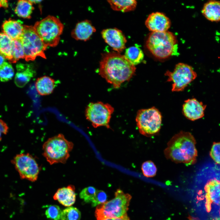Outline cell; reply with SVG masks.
<instances>
[{"label":"cell","mask_w":220,"mask_h":220,"mask_svg":"<svg viewBox=\"0 0 220 220\" xmlns=\"http://www.w3.org/2000/svg\"><path fill=\"white\" fill-rule=\"evenodd\" d=\"M136 68L124 55L116 52L104 53L100 62L99 74L115 88L130 80L134 75Z\"/></svg>","instance_id":"6da1fadb"},{"label":"cell","mask_w":220,"mask_h":220,"mask_svg":"<svg viewBox=\"0 0 220 220\" xmlns=\"http://www.w3.org/2000/svg\"><path fill=\"white\" fill-rule=\"evenodd\" d=\"M196 141L189 132L181 131L174 135L164 151L166 158L175 163L188 165L195 163L197 152Z\"/></svg>","instance_id":"7a4b0ae2"},{"label":"cell","mask_w":220,"mask_h":220,"mask_svg":"<svg viewBox=\"0 0 220 220\" xmlns=\"http://www.w3.org/2000/svg\"><path fill=\"white\" fill-rule=\"evenodd\" d=\"M72 142L60 134L49 138L42 146L43 156L50 164L65 163L73 147Z\"/></svg>","instance_id":"3957f363"},{"label":"cell","mask_w":220,"mask_h":220,"mask_svg":"<svg viewBox=\"0 0 220 220\" xmlns=\"http://www.w3.org/2000/svg\"><path fill=\"white\" fill-rule=\"evenodd\" d=\"M147 48L156 57L165 59L174 53L177 50L175 35L168 31L152 32L146 42Z\"/></svg>","instance_id":"277c9868"},{"label":"cell","mask_w":220,"mask_h":220,"mask_svg":"<svg viewBox=\"0 0 220 220\" xmlns=\"http://www.w3.org/2000/svg\"><path fill=\"white\" fill-rule=\"evenodd\" d=\"M131 196L118 189L115 197L110 201L97 206L95 216L97 220L121 217L127 214Z\"/></svg>","instance_id":"5b68a950"},{"label":"cell","mask_w":220,"mask_h":220,"mask_svg":"<svg viewBox=\"0 0 220 220\" xmlns=\"http://www.w3.org/2000/svg\"><path fill=\"white\" fill-rule=\"evenodd\" d=\"M33 28L47 47H55L59 43L64 25L58 18L49 15L36 22Z\"/></svg>","instance_id":"8992f818"},{"label":"cell","mask_w":220,"mask_h":220,"mask_svg":"<svg viewBox=\"0 0 220 220\" xmlns=\"http://www.w3.org/2000/svg\"><path fill=\"white\" fill-rule=\"evenodd\" d=\"M20 38L26 61H34L37 57L46 59L45 51L47 47L36 33L33 26L24 25Z\"/></svg>","instance_id":"52a82bcc"},{"label":"cell","mask_w":220,"mask_h":220,"mask_svg":"<svg viewBox=\"0 0 220 220\" xmlns=\"http://www.w3.org/2000/svg\"><path fill=\"white\" fill-rule=\"evenodd\" d=\"M162 116L155 107L139 110L136 121L140 133L147 137L156 134L160 129Z\"/></svg>","instance_id":"ba28073f"},{"label":"cell","mask_w":220,"mask_h":220,"mask_svg":"<svg viewBox=\"0 0 220 220\" xmlns=\"http://www.w3.org/2000/svg\"><path fill=\"white\" fill-rule=\"evenodd\" d=\"M165 75L167 81L172 82V91H181L197 77V75L190 66L180 63L175 66L173 72L167 71Z\"/></svg>","instance_id":"9c48e42d"},{"label":"cell","mask_w":220,"mask_h":220,"mask_svg":"<svg viewBox=\"0 0 220 220\" xmlns=\"http://www.w3.org/2000/svg\"><path fill=\"white\" fill-rule=\"evenodd\" d=\"M20 178L32 182L36 181L40 168L35 159L28 153L16 154L11 160Z\"/></svg>","instance_id":"30bf717a"},{"label":"cell","mask_w":220,"mask_h":220,"mask_svg":"<svg viewBox=\"0 0 220 220\" xmlns=\"http://www.w3.org/2000/svg\"><path fill=\"white\" fill-rule=\"evenodd\" d=\"M114 111V108L108 104L101 101L91 102L86 108L85 116L94 127L103 126L108 128L111 115Z\"/></svg>","instance_id":"8fae6325"},{"label":"cell","mask_w":220,"mask_h":220,"mask_svg":"<svg viewBox=\"0 0 220 220\" xmlns=\"http://www.w3.org/2000/svg\"><path fill=\"white\" fill-rule=\"evenodd\" d=\"M101 34L105 42L118 53L122 52L125 48L127 40L120 30L116 28L105 29Z\"/></svg>","instance_id":"7c38bea8"},{"label":"cell","mask_w":220,"mask_h":220,"mask_svg":"<svg viewBox=\"0 0 220 220\" xmlns=\"http://www.w3.org/2000/svg\"><path fill=\"white\" fill-rule=\"evenodd\" d=\"M145 24L152 32H162L167 31L170 26L171 22L164 13L156 12L148 15Z\"/></svg>","instance_id":"4fadbf2b"},{"label":"cell","mask_w":220,"mask_h":220,"mask_svg":"<svg viewBox=\"0 0 220 220\" xmlns=\"http://www.w3.org/2000/svg\"><path fill=\"white\" fill-rule=\"evenodd\" d=\"M206 107V105L195 98L189 99L185 101L182 112L187 119L194 121L204 116Z\"/></svg>","instance_id":"5bb4252c"},{"label":"cell","mask_w":220,"mask_h":220,"mask_svg":"<svg viewBox=\"0 0 220 220\" xmlns=\"http://www.w3.org/2000/svg\"><path fill=\"white\" fill-rule=\"evenodd\" d=\"M17 72L15 75L14 82L18 87H24L36 74L34 66L32 64L19 63L16 66Z\"/></svg>","instance_id":"9a60e30c"},{"label":"cell","mask_w":220,"mask_h":220,"mask_svg":"<svg viewBox=\"0 0 220 220\" xmlns=\"http://www.w3.org/2000/svg\"><path fill=\"white\" fill-rule=\"evenodd\" d=\"M205 189L206 206L207 211H209L211 203L220 205V181L215 179L210 180L206 185Z\"/></svg>","instance_id":"2e32d148"},{"label":"cell","mask_w":220,"mask_h":220,"mask_svg":"<svg viewBox=\"0 0 220 220\" xmlns=\"http://www.w3.org/2000/svg\"><path fill=\"white\" fill-rule=\"evenodd\" d=\"M96 31L95 28L90 21L85 20L76 24L71 32V36L76 40L86 41L90 38Z\"/></svg>","instance_id":"e0dca14e"},{"label":"cell","mask_w":220,"mask_h":220,"mask_svg":"<svg viewBox=\"0 0 220 220\" xmlns=\"http://www.w3.org/2000/svg\"><path fill=\"white\" fill-rule=\"evenodd\" d=\"M2 28L3 32L14 40L20 38L21 37L24 25L20 20L10 19L3 22Z\"/></svg>","instance_id":"ac0fdd59"},{"label":"cell","mask_w":220,"mask_h":220,"mask_svg":"<svg viewBox=\"0 0 220 220\" xmlns=\"http://www.w3.org/2000/svg\"><path fill=\"white\" fill-rule=\"evenodd\" d=\"M53 198L64 206H71L75 201V187L70 185L59 189L54 194Z\"/></svg>","instance_id":"d6986e66"},{"label":"cell","mask_w":220,"mask_h":220,"mask_svg":"<svg viewBox=\"0 0 220 220\" xmlns=\"http://www.w3.org/2000/svg\"><path fill=\"white\" fill-rule=\"evenodd\" d=\"M203 16L211 22L220 21V1L210 0L204 5L201 11Z\"/></svg>","instance_id":"ffe728a7"},{"label":"cell","mask_w":220,"mask_h":220,"mask_svg":"<svg viewBox=\"0 0 220 220\" xmlns=\"http://www.w3.org/2000/svg\"><path fill=\"white\" fill-rule=\"evenodd\" d=\"M35 85L37 93L41 96L47 95L51 94L56 86L54 79L46 75L38 78L36 80Z\"/></svg>","instance_id":"44dd1931"},{"label":"cell","mask_w":220,"mask_h":220,"mask_svg":"<svg viewBox=\"0 0 220 220\" xmlns=\"http://www.w3.org/2000/svg\"><path fill=\"white\" fill-rule=\"evenodd\" d=\"M13 40L3 32H0V54L12 63Z\"/></svg>","instance_id":"7402d4cb"},{"label":"cell","mask_w":220,"mask_h":220,"mask_svg":"<svg viewBox=\"0 0 220 220\" xmlns=\"http://www.w3.org/2000/svg\"><path fill=\"white\" fill-rule=\"evenodd\" d=\"M124 56L134 66L140 63L144 57L142 50L137 46H132L126 49Z\"/></svg>","instance_id":"603a6c76"},{"label":"cell","mask_w":220,"mask_h":220,"mask_svg":"<svg viewBox=\"0 0 220 220\" xmlns=\"http://www.w3.org/2000/svg\"><path fill=\"white\" fill-rule=\"evenodd\" d=\"M34 9L33 4L30 0H20L18 1L14 11L18 16L30 19Z\"/></svg>","instance_id":"cb8c5ba5"},{"label":"cell","mask_w":220,"mask_h":220,"mask_svg":"<svg viewBox=\"0 0 220 220\" xmlns=\"http://www.w3.org/2000/svg\"><path fill=\"white\" fill-rule=\"evenodd\" d=\"M107 1L113 10L122 12L133 10L135 9L137 5V2L135 0H110Z\"/></svg>","instance_id":"d4e9b609"},{"label":"cell","mask_w":220,"mask_h":220,"mask_svg":"<svg viewBox=\"0 0 220 220\" xmlns=\"http://www.w3.org/2000/svg\"><path fill=\"white\" fill-rule=\"evenodd\" d=\"M14 69L10 63L4 62L0 66V81L6 82L12 79L14 75Z\"/></svg>","instance_id":"484cf974"},{"label":"cell","mask_w":220,"mask_h":220,"mask_svg":"<svg viewBox=\"0 0 220 220\" xmlns=\"http://www.w3.org/2000/svg\"><path fill=\"white\" fill-rule=\"evenodd\" d=\"M81 213L76 208L69 207L62 211L61 220H80Z\"/></svg>","instance_id":"4316f807"},{"label":"cell","mask_w":220,"mask_h":220,"mask_svg":"<svg viewBox=\"0 0 220 220\" xmlns=\"http://www.w3.org/2000/svg\"><path fill=\"white\" fill-rule=\"evenodd\" d=\"M12 63H16L21 59H24V51L20 38L13 40Z\"/></svg>","instance_id":"83f0119b"},{"label":"cell","mask_w":220,"mask_h":220,"mask_svg":"<svg viewBox=\"0 0 220 220\" xmlns=\"http://www.w3.org/2000/svg\"><path fill=\"white\" fill-rule=\"evenodd\" d=\"M62 211L56 205L49 206L45 211L46 217L51 220H59L61 218Z\"/></svg>","instance_id":"f1b7e54d"},{"label":"cell","mask_w":220,"mask_h":220,"mask_svg":"<svg viewBox=\"0 0 220 220\" xmlns=\"http://www.w3.org/2000/svg\"><path fill=\"white\" fill-rule=\"evenodd\" d=\"M141 170L144 175L147 177L155 176L157 172V168L152 161H147L144 162L141 166Z\"/></svg>","instance_id":"f546056e"},{"label":"cell","mask_w":220,"mask_h":220,"mask_svg":"<svg viewBox=\"0 0 220 220\" xmlns=\"http://www.w3.org/2000/svg\"><path fill=\"white\" fill-rule=\"evenodd\" d=\"M97 190L93 187L89 186L86 187L81 192L79 196L86 203L92 202Z\"/></svg>","instance_id":"4dcf8cb0"},{"label":"cell","mask_w":220,"mask_h":220,"mask_svg":"<svg viewBox=\"0 0 220 220\" xmlns=\"http://www.w3.org/2000/svg\"><path fill=\"white\" fill-rule=\"evenodd\" d=\"M210 156L216 163L220 164V142L213 143L210 151Z\"/></svg>","instance_id":"1f68e13d"},{"label":"cell","mask_w":220,"mask_h":220,"mask_svg":"<svg viewBox=\"0 0 220 220\" xmlns=\"http://www.w3.org/2000/svg\"><path fill=\"white\" fill-rule=\"evenodd\" d=\"M107 195L103 191L97 190L96 194L92 201V205L94 207L106 202Z\"/></svg>","instance_id":"d6a6232c"},{"label":"cell","mask_w":220,"mask_h":220,"mask_svg":"<svg viewBox=\"0 0 220 220\" xmlns=\"http://www.w3.org/2000/svg\"><path fill=\"white\" fill-rule=\"evenodd\" d=\"M9 128L7 124L3 120L0 119V130L2 134H7L9 131Z\"/></svg>","instance_id":"836d02e7"},{"label":"cell","mask_w":220,"mask_h":220,"mask_svg":"<svg viewBox=\"0 0 220 220\" xmlns=\"http://www.w3.org/2000/svg\"><path fill=\"white\" fill-rule=\"evenodd\" d=\"M105 220H130L127 214H126L123 216L118 218H112L106 219Z\"/></svg>","instance_id":"e575fe53"},{"label":"cell","mask_w":220,"mask_h":220,"mask_svg":"<svg viewBox=\"0 0 220 220\" xmlns=\"http://www.w3.org/2000/svg\"><path fill=\"white\" fill-rule=\"evenodd\" d=\"M8 6V1L5 0H0V7L7 8Z\"/></svg>","instance_id":"d590c367"},{"label":"cell","mask_w":220,"mask_h":220,"mask_svg":"<svg viewBox=\"0 0 220 220\" xmlns=\"http://www.w3.org/2000/svg\"><path fill=\"white\" fill-rule=\"evenodd\" d=\"M6 59L4 57L0 54V66L5 62Z\"/></svg>","instance_id":"8d00e7d4"},{"label":"cell","mask_w":220,"mask_h":220,"mask_svg":"<svg viewBox=\"0 0 220 220\" xmlns=\"http://www.w3.org/2000/svg\"><path fill=\"white\" fill-rule=\"evenodd\" d=\"M30 1L32 4L33 3H39L42 1L41 0H30Z\"/></svg>","instance_id":"74e56055"},{"label":"cell","mask_w":220,"mask_h":220,"mask_svg":"<svg viewBox=\"0 0 220 220\" xmlns=\"http://www.w3.org/2000/svg\"><path fill=\"white\" fill-rule=\"evenodd\" d=\"M207 220H220V217L217 218L213 219H208Z\"/></svg>","instance_id":"f35d334b"},{"label":"cell","mask_w":220,"mask_h":220,"mask_svg":"<svg viewBox=\"0 0 220 220\" xmlns=\"http://www.w3.org/2000/svg\"><path fill=\"white\" fill-rule=\"evenodd\" d=\"M2 134L0 130V141L2 140Z\"/></svg>","instance_id":"ab89813d"},{"label":"cell","mask_w":220,"mask_h":220,"mask_svg":"<svg viewBox=\"0 0 220 220\" xmlns=\"http://www.w3.org/2000/svg\"><path fill=\"white\" fill-rule=\"evenodd\" d=\"M189 220H193V219H190Z\"/></svg>","instance_id":"60d3db41"}]
</instances>
